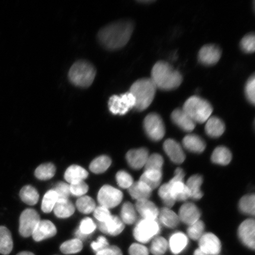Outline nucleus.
<instances>
[{"label": "nucleus", "mask_w": 255, "mask_h": 255, "mask_svg": "<svg viewBox=\"0 0 255 255\" xmlns=\"http://www.w3.org/2000/svg\"><path fill=\"white\" fill-rule=\"evenodd\" d=\"M143 128L146 135L154 141H159L165 135V126L161 117L156 113H151L143 121Z\"/></svg>", "instance_id": "8"}, {"label": "nucleus", "mask_w": 255, "mask_h": 255, "mask_svg": "<svg viewBox=\"0 0 255 255\" xmlns=\"http://www.w3.org/2000/svg\"><path fill=\"white\" fill-rule=\"evenodd\" d=\"M130 255H148V249L143 245L138 244H133L129 249Z\"/></svg>", "instance_id": "52"}, {"label": "nucleus", "mask_w": 255, "mask_h": 255, "mask_svg": "<svg viewBox=\"0 0 255 255\" xmlns=\"http://www.w3.org/2000/svg\"><path fill=\"white\" fill-rule=\"evenodd\" d=\"M199 250L207 255H218L222 249L221 242L212 233L203 234L199 240Z\"/></svg>", "instance_id": "13"}, {"label": "nucleus", "mask_w": 255, "mask_h": 255, "mask_svg": "<svg viewBox=\"0 0 255 255\" xmlns=\"http://www.w3.org/2000/svg\"><path fill=\"white\" fill-rule=\"evenodd\" d=\"M133 24L131 21L121 20L108 24L98 33L100 42L108 50L121 49L128 42L133 33Z\"/></svg>", "instance_id": "1"}, {"label": "nucleus", "mask_w": 255, "mask_h": 255, "mask_svg": "<svg viewBox=\"0 0 255 255\" xmlns=\"http://www.w3.org/2000/svg\"><path fill=\"white\" fill-rule=\"evenodd\" d=\"M168 247V242L166 239L161 237H157L152 239L150 251L154 255H164Z\"/></svg>", "instance_id": "41"}, {"label": "nucleus", "mask_w": 255, "mask_h": 255, "mask_svg": "<svg viewBox=\"0 0 255 255\" xmlns=\"http://www.w3.org/2000/svg\"><path fill=\"white\" fill-rule=\"evenodd\" d=\"M158 195L166 207L170 208L174 206L175 202L171 195L170 187H169L168 183L162 185L159 188Z\"/></svg>", "instance_id": "44"}, {"label": "nucleus", "mask_w": 255, "mask_h": 255, "mask_svg": "<svg viewBox=\"0 0 255 255\" xmlns=\"http://www.w3.org/2000/svg\"><path fill=\"white\" fill-rule=\"evenodd\" d=\"M156 89L157 88L149 78L139 79L133 83L129 92L135 100V109L138 111L147 109L154 100Z\"/></svg>", "instance_id": "3"}, {"label": "nucleus", "mask_w": 255, "mask_h": 255, "mask_svg": "<svg viewBox=\"0 0 255 255\" xmlns=\"http://www.w3.org/2000/svg\"><path fill=\"white\" fill-rule=\"evenodd\" d=\"M189 240L186 235L182 232H176L171 236L169 239L168 247H170L172 253L178 255L187 247Z\"/></svg>", "instance_id": "22"}, {"label": "nucleus", "mask_w": 255, "mask_h": 255, "mask_svg": "<svg viewBox=\"0 0 255 255\" xmlns=\"http://www.w3.org/2000/svg\"><path fill=\"white\" fill-rule=\"evenodd\" d=\"M53 210L57 217L63 219L71 216L74 213L75 209L72 203L68 199L58 200Z\"/></svg>", "instance_id": "30"}, {"label": "nucleus", "mask_w": 255, "mask_h": 255, "mask_svg": "<svg viewBox=\"0 0 255 255\" xmlns=\"http://www.w3.org/2000/svg\"><path fill=\"white\" fill-rule=\"evenodd\" d=\"M118 184L123 189H129L133 183V178L126 171H120L116 175Z\"/></svg>", "instance_id": "46"}, {"label": "nucleus", "mask_w": 255, "mask_h": 255, "mask_svg": "<svg viewBox=\"0 0 255 255\" xmlns=\"http://www.w3.org/2000/svg\"><path fill=\"white\" fill-rule=\"evenodd\" d=\"M99 228L104 234L117 236L124 231L125 225L119 217L111 216L106 222L100 223Z\"/></svg>", "instance_id": "21"}, {"label": "nucleus", "mask_w": 255, "mask_h": 255, "mask_svg": "<svg viewBox=\"0 0 255 255\" xmlns=\"http://www.w3.org/2000/svg\"><path fill=\"white\" fill-rule=\"evenodd\" d=\"M164 159L161 155L153 154L148 156L145 165V170H154L162 172Z\"/></svg>", "instance_id": "42"}, {"label": "nucleus", "mask_w": 255, "mask_h": 255, "mask_svg": "<svg viewBox=\"0 0 255 255\" xmlns=\"http://www.w3.org/2000/svg\"><path fill=\"white\" fill-rule=\"evenodd\" d=\"M148 151L144 148L131 149L127 152L126 158L128 163L135 170L145 166L148 158Z\"/></svg>", "instance_id": "17"}, {"label": "nucleus", "mask_w": 255, "mask_h": 255, "mask_svg": "<svg viewBox=\"0 0 255 255\" xmlns=\"http://www.w3.org/2000/svg\"><path fill=\"white\" fill-rule=\"evenodd\" d=\"M194 255H206L205 253H203V252H202V251L199 250V249H197V250H196L195 251V252H194Z\"/></svg>", "instance_id": "55"}, {"label": "nucleus", "mask_w": 255, "mask_h": 255, "mask_svg": "<svg viewBox=\"0 0 255 255\" xmlns=\"http://www.w3.org/2000/svg\"><path fill=\"white\" fill-rule=\"evenodd\" d=\"M96 255H123L122 251L116 246H109L97 253Z\"/></svg>", "instance_id": "54"}, {"label": "nucleus", "mask_w": 255, "mask_h": 255, "mask_svg": "<svg viewBox=\"0 0 255 255\" xmlns=\"http://www.w3.org/2000/svg\"><path fill=\"white\" fill-rule=\"evenodd\" d=\"M88 176V171L77 165H71L65 173V180L71 184L84 181Z\"/></svg>", "instance_id": "25"}, {"label": "nucleus", "mask_w": 255, "mask_h": 255, "mask_svg": "<svg viewBox=\"0 0 255 255\" xmlns=\"http://www.w3.org/2000/svg\"><path fill=\"white\" fill-rule=\"evenodd\" d=\"M123 194L119 189L108 185H105L99 191L98 202L101 206L109 209L114 208L122 202Z\"/></svg>", "instance_id": "10"}, {"label": "nucleus", "mask_w": 255, "mask_h": 255, "mask_svg": "<svg viewBox=\"0 0 255 255\" xmlns=\"http://www.w3.org/2000/svg\"><path fill=\"white\" fill-rule=\"evenodd\" d=\"M211 158L212 162L215 164L226 165L230 163L232 154L227 148L219 146L213 151Z\"/></svg>", "instance_id": "32"}, {"label": "nucleus", "mask_w": 255, "mask_h": 255, "mask_svg": "<svg viewBox=\"0 0 255 255\" xmlns=\"http://www.w3.org/2000/svg\"><path fill=\"white\" fill-rule=\"evenodd\" d=\"M17 255H35L34 254L30 253V252L24 251L18 254Z\"/></svg>", "instance_id": "56"}, {"label": "nucleus", "mask_w": 255, "mask_h": 255, "mask_svg": "<svg viewBox=\"0 0 255 255\" xmlns=\"http://www.w3.org/2000/svg\"><path fill=\"white\" fill-rule=\"evenodd\" d=\"M171 118L175 125L184 131L191 132L195 128L196 123L191 119L183 109L178 108L175 110L172 113Z\"/></svg>", "instance_id": "20"}, {"label": "nucleus", "mask_w": 255, "mask_h": 255, "mask_svg": "<svg viewBox=\"0 0 255 255\" xmlns=\"http://www.w3.org/2000/svg\"><path fill=\"white\" fill-rule=\"evenodd\" d=\"M135 208L142 219L157 220L158 218L159 210L149 199L136 201Z\"/></svg>", "instance_id": "19"}, {"label": "nucleus", "mask_w": 255, "mask_h": 255, "mask_svg": "<svg viewBox=\"0 0 255 255\" xmlns=\"http://www.w3.org/2000/svg\"><path fill=\"white\" fill-rule=\"evenodd\" d=\"M162 180V172L154 170H145L139 181L147 185L153 190L159 186Z\"/></svg>", "instance_id": "31"}, {"label": "nucleus", "mask_w": 255, "mask_h": 255, "mask_svg": "<svg viewBox=\"0 0 255 255\" xmlns=\"http://www.w3.org/2000/svg\"><path fill=\"white\" fill-rule=\"evenodd\" d=\"M20 196L24 203L30 206L36 205L39 199V194L37 191L31 186H25L22 188Z\"/></svg>", "instance_id": "33"}, {"label": "nucleus", "mask_w": 255, "mask_h": 255, "mask_svg": "<svg viewBox=\"0 0 255 255\" xmlns=\"http://www.w3.org/2000/svg\"><path fill=\"white\" fill-rule=\"evenodd\" d=\"M53 190L56 191L58 200L68 199L70 194H71L70 185L63 182L57 184Z\"/></svg>", "instance_id": "50"}, {"label": "nucleus", "mask_w": 255, "mask_h": 255, "mask_svg": "<svg viewBox=\"0 0 255 255\" xmlns=\"http://www.w3.org/2000/svg\"><path fill=\"white\" fill-rule=\"evenodd\" d=\"M205 231V224L202 221H198L189 225L187 232L189 238L194 241H199Z\"/></svg>", "instance_id": "43"}, {"label": "nucleus", "mask_w": 255, "mask_h": 255, "mask_svg": "<svg viewBox=\"0 0 255 255\" xmlns=\"http://www.w3.org/2000/svg\"><path fill=\"white\" fill-rule=\"evenodd\" d=\"M163 148L165 153L172 161L176 164H181L185 160L182 148L177 141L173 139H168L164 143Z\"/></svg>", "instance_id": "18"}, {"label": "nucleus", "mask_w": 255, "mask_h": 255, "mask_svg": "<svg viewBox=\"0 0 255 255\" xmlns=\"http://www.w3.org/2000/svg\"><path fill=\"white\" fill-rule=\"evenodd\" d=\"M58 200L56 191L54 190L48 191L43 197L41 203V210L46 213H49L52 211L56 203Z\"/></svg>", "instance_id": "39"}, {"label": "nucleus", "mask_w": 255, "mask_h": 255, "mask_svg": "<svg viewBox=\"0 0 255 255\" xmlns=\"http://www.w3.org/2000/svg\"><path fill=\"white\" fill-rule=\"evenodd\" d=\"M239 209L245 214L254 215L255 213V197L254 194L245 196L239 203Z\"/></svg>", "instance_id": "38"}, {"label": "nucleus", "mask_w": 255, "mask_h": 255, "mask_svg": "<svg viewBox=\"0 0 255 255\" xmlns=\"http://www.w3.org/2000/svg\"><path fill=\"white\" fill-rule=\"evenodd\" d=\"M13 242L10 232L5 226H0V254L7 255L11 253Z\"/></svg>", "instance_id": "29"}, {"label": "nucleus", "mask_w": 255, "mask_h": 255, "mask_svg": "<svg viewBox=\"0 0 255 255\" xmlns=\"http://www.w3.org/2000/svg\"><path fill=\"white\" fill-rule=\"evenodd\" d=\"M203 183V178L200 175H194L187 181L186 186L190 193V198L199 200L203 197L201 186Z\"/></svg>", "instance_id": "28"}, {"label": "nucleus", "mask_w": 255, "mask_h": 255, "mask_svg": "<svg viewBox=\"0 0 255 255\" xmlns=\"http://www.w3.org/2000/svg\"><path fill=\"white\" fill-rule=\"evenodd\" d=\"M96 76V69L91 63L85 60L75 62L69 72V79L73 85L81 88L90 87Z\"/></svg>", "instance_id": "4"}, {"label": "nucleus", "mask_w": 255, "mask_h": 255, "mask_svg": "<svg viewBox=\"0 0 255 255\" xmlns=\"http://www.w3.org/2000/svg\"><path fill=\"white\" fill-rule=\"evenodd\" d=\"M135 105V98L129 92L120 96H112L108 103L111 113L120 116L126 114L130 109L134 108Z\"/></svg>", "instance_id": "9"}, {"label": "nucleus", "mask_w": 255, "mask_h": 255, "mask_svg": "<svg viewBox=\"0 0 255 255\" xmlns=\"http://www.w3.org/2000/svg\"><path fill=\"white\" fill-rule=\"evenodd\" d=\"M111 159L106 155H102L94 159L90 165V170L95 174L104 173L110 167Z\"/></svg>", "instance_id": "34"}, {"label": "nucleus", "mask_w": 255, "mask_h": 255, "mask_svg": "<svg viewBox=\"0 0 255 255\" xmlns=\"http://www.w3.org/2000/svg\"><path fill=\"white\" fill-rule=\"evenodd\" d=\"M56 173L55 165L52 163L41 164L35 171V176L41 180H49L53 177Z\"/></svg>", "instance_id": "35"}, {"label": "nucleus", "mask_w": 255, "mask_h": 255, "mask_svg": "<svg viewBox=\"0 0 255 255\" xmlns=\"http://www.w3.org/2000/svg\"><path fill=\"white\" fill-rule=\"evenodd\" d=\"M121 219L124 223L131 225L136 221V215L134 207L130 202L124 204L121 212Z\"/></svg>", "instance_id": "36"}, {"label": "nucleus", "mask_w": 255, "mask_h": 255, "mask_svg": "<svg viewBox=\"0 0 255 255\" xmlns=\"http://www.w3.org/2000/svg\"><path fill=\"white\" fill-rule=\"evenodd\" d=\"M95 218L100 223L106 222L112 216L109 209L104 206H99L94 211Z\"/></svg>", "instance_id": "51"}, {"label": "nucleus", "mask_w": 255, "mask_h": 255, "mask_svg": "<svg viewBox=\"0 0 255 255\" xmlns=\"http://www.w3.org/2000/svg\"><path fill=\"white\" fill-rule=\"evenodd\" d=\"M40 221L39 215L33 209H28L22 212L20 218L19 232L22 237L28 238L33 234Z\"/></svg>", "instance_id": "11"}, {"label": "nucleus", "mask_w": 255, "mask_h": 255, "mask_svg": "<svg viewBox=\"0 0 255 255\" xmlns=\"http://www.w3.org/2000/svg\"><path fill=\"white\" fill-rule=\"evenodd\" d=\"M185 173L182 168H178L174 176L168 183L172 197L176 201H185L190 198V193L183 179Z\"/></svg>", "instance_id": "7"}, {"label": "nucleus", "mask_w": 255, "mask_h": 255, "mask_svg": "<svg viewBox=\"0 0 255 255\" xmlns=\"http://www.w3.org/2000/svg\"><path fill=\"white\" fill-rule=\"evenodd\" d=\"M221 57V50L214 44H207L203 46L199 52V62L206 66L215 65Z\"/></svg>", "instance_id": "14"}, {"label": "nucleus", "mask_w": 255, "mask_h": 255, "mask_svg": "<svg viewBox=\"0 0 255 255\" xmlns=\"http://www.w3.org/2000/svg\"><path fill=\"white\" fill-rule=\"evenodd\" d=\"M108 247H109V244L107 239L104 237H99L97 241L92 242L91 244L92 250L97 253Z\"/></svg>", "instance_id": "53"}, {"label": "nucleus", "mask_w": 255, "mask_h": 255, "mask_svg": "<svg viewBox=\"0 0 255 255\" xmlns=\"http://www.w3.org/2000/svg\"><path fill=\"white\" fill-rule=\"evenodd\" d=\"M241 47L244 52L253 53L255 50V36L254 33H250L244 36L241 41Z\"/></svg>", "instance_id": "45"}, {"label": "nucleus", "mask_w": 255, "mask_h": 255, "mask_svg": "<svg viewBox=\"0 0 255 255\" xmlns=\"http://www.w3.org/2000/svg\"><path fill=\"white\" fill-rule=\"evenodd\" d=\"M255 75L251 76L245 86V95L247 100L252 104H255Z\"/></svg>", "instance_id": "48"}, {"label": "nucleus", "mask_w": 255, "mask_h": 255, "mask_svg": "<svg viewBox=\"0 0 255 255\" xmlns=\"http://www.w3.org/2000/svg\"><path fill=\"white\" fill-rule=\"evenodd\" d=\"M83 248L82 242L76 238L64 242L60 246V251L64 254H75L81 252Z\"/></svg>", "instance_id": "37"}, {"label": "nucleus", "mask_w": 255, "mask_h": 255, "mask_svg": "<svg viewBox=\"0 0 255 255\" xmlns=\"http://www.w3.org/2000/svg\"><path fill=\"white\" fill-rule=\"evenodd\" d=\"M88 186L84 181L79 182L71 184L70 185V190L73 195L76 196H82L88 192Z\"/></svg>", "instance_id": "49"}, {"label": "nucleus", "mask_w": 255, "mask_h": 255, "mask_svg": "<svg viewBox=\"0 0 255 255\" xmlns=\"http://www.w3.org/2000/svg\"><path fill=\"white\" fill-rule=\"evenodd\" d=\"M158 218L162 225L169 228H175L180 223L178 216L168 207H164L159 210Z\"/></svg>", "instance_id": "26"}, {"label": "nucleus", "mask_w": 255, "mask_h": 255, "mask_svg": "<svg viewBox=\"0 0 255 255\" xmlns=\"http://www.w3.org/2000/svg\"><path fill=\"white\" fill-rule=\"evenodd\" d=\"M183 110L194 123L200 124L206 122L213 112L211 104L197 96L188 99L184 104Z\"/></svg>", "instance_id": "5"}, {"label": "nucleus", "mask_w": 255, "mask_h": 255, "mask_svg": "<svg viewBox=\"0 0 255 255\" xmlns=\"http://www.w3.org/2000/svg\"><path fill=\"white\" fill-rule=\"evenodd\" d=\"M205 130L207 135L218 138L224 133L225 126L223 121L216 117H210L206 121Z\"/></svg>", "instance_id": "24"}, {"label": "nucleus", "mask_w": 255, "mask_h": 255, "mask_svg": "<svg viewBox=\"0 0 255 255\" xmlns=\"http://www.w3.org/2000/svg\"><path fill=\"white\" fill-rule=\"evenodd\" d=\"M97 226L95 224L91 218H85L81 222L78 231L81 234L88 237L93 233Z\"/></svg>", "instance_id": "47"}, {"label": "nucleus", "mask_w": 255, "mask_h": 255, "mask_svg": "<svg viewBox=\"0 0 255 255\" xmlns=\"http://www.w3.org/2000/svg\"><path fill=\"white\" fill-rule=\"evenodd\" d=\"M151 79L156 88L164 91L176 89L183 82L181 73L164 61H159L153 66Z\"/></svg>", "instance_id": "2"}, {"label": "nucleus", "mask_w": 255, "mask_h": 255, "mask_svg": "<svg viewBox=\"0 0 255 255\" xmlns=\"http://www.w3.org/2000/svg\"><path fill=\"white\" fill-rule=\"evenodd\" d=\"M128 189L130 196L137 201L149 199L152 191L147 185L139 180L133 183Z\"/></svg>", "instance_id": "23"}, {"label": "nucleus", "mask_w": 255, "mask_h": 255, "mask_svg": "<svg viewBox=\"0 0 255 255\" xmlns=\"http://www.w3.org/2000/svg\"><path fill=\"white\" fill-rule=\"evenodd\" d=\"M160 232V225L157 220L142 219L137 223L133 237L140 243L146 244L152 240Z\"/></svg>", "instance_id": "6"}, {"label": "nucleus", "mask_w": 255, "mask_h": 255, "mask_svg": "<svg viewBox=\"0 0 255 255\" xmlns=\"http://www.w3.org/2000/svg\"><path fill=\"white\" fill-rule=\"evenodd\" d=\"M178 216L180 221L189 226L199 221L201 213L194 204L186 203L180 207Z\"/></svg>", "instance_id": "15"}, {"label": "nucleus", "mask_w": 255, "mask_h": 255, "mask_svg": "<svg viewBox=\"0 0 255 255\" xmlns=\"http://www.w3.org/2000/svg\"><path fill=\"white\" fill-rule=\"evenodd\" d=\"M185 148L190 151L200 153L205 151L206 143L200 136L194 134H189L184 137L183 140Z\"/></svg>", "instance_id": "27"}, {"label": "nucleus", "mask_w": 255, "mask_h": 255, "mask_svg": "<svg viewBox=\"0 0 255 255\" xmlns=\"http://www.w3.org/2000/svg\"><path fill=\"white\" fill-rule=\"evenodd\" d=\"M238 236L245 246L255 250V223L254 219H249L241 223L238 229Z\"/></svg>", "instance_id": "12"}, {"label": "nucleus", "mask_w": 255, "mask_h": 255, "mask_svg": "<svg viewBox=\"0 0 255 255\" xmlns=\"http://www.w3.org/2000/svg\"><path fill=\"white\" fill-rule=\"evenodd\" d=\"M57 229L52 222L40 221L31 236L35 241L40 242L55 237Z\"/></svg>", "instance_id": "16"}, {"label": "nucleus", "mask_w": 255, "mask_h": 255, "mask_svg": "<svg viewBox=\"0 0 255 255\" xmlns=\"http://www.w3.org/2000/svg\"><path fill=\"white\" fill-rule=\"evenodd\" d=\"M76 207L80 212L84 214H90L96 208L95 201L89 196H83L76 202Z\"/></svg>", "instance_id": "40"}]
</instances>
